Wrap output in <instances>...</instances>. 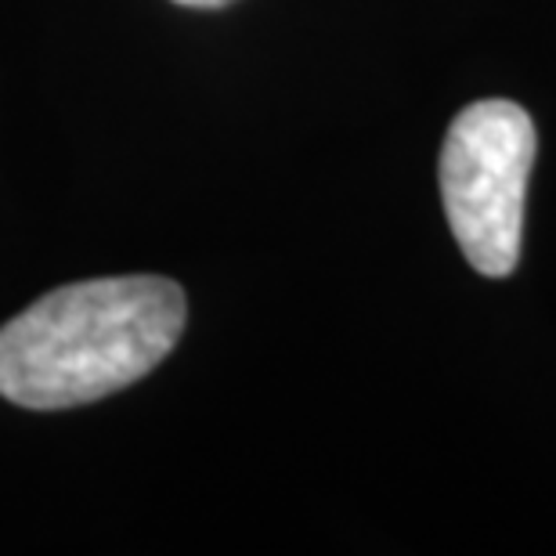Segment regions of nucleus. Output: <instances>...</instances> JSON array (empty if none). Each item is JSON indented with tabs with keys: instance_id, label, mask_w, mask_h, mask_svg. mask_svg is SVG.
Returning <instances> with one entry per match:
<instances>
[{
	"instance_id": "2",
	"label": "nucleus",
	"mask_w": 556,
	"mask_h": 556,
	"mask_svg": "<svg viewBox=\"0 0 556 556\" xmlns=\"http://www.w3.org/2000/svg\"><path fill=\"white\" fill-rule=\"evenodd\" d=\"M535 163V124L520 105L492 98L452 119L441 149V199L466 261L503 278L520 261L525 195Z\"/></svg>"
},
{
	"instance_id": "1",
	"label": "nucleus",
	"mask_w": 556,
	"mask_h": 556,
	"mask_svg": "<svg viewBox=\"0 0 556 556\" xmlns=\"http://www.w3.org/2000/svg\"><path fill=\"white\" fill-rule=\"evenodd\" d=\"M185 289L163 275L87 278L0 326V397L54 413L149 376L185 332Z\"/></svg>"
},
{
	"instance_id": "3",
	"label": "nucleus",
	"mask_w": 556,
	"mask_h": 556,
	"mask_svg": "<svg viewBox=\"0 0 556 556\" xmlns=\"http://www.w3.org/2000/svg\"><path fill=\"white\" fill-rule=\"evenodd\" d=\"M174 4H181V8H199V11H217V8L236 4V0H174Z\"/></svg>"
}]
</instances>
